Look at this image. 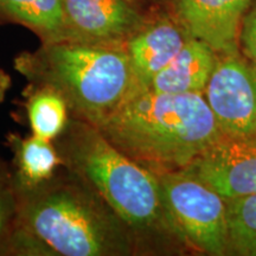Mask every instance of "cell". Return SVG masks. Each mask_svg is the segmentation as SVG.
I'll return each mask as SVG.
<instances>
[{"label":"cell","mask_w":256,"mask_h":256,"mask_svg":"<svg viewBox=\"0 0 256 256\" xmlns=\"http://www.w3.org/2000/svg\"><path fill=\"white\" fill-rule=\"evenodd\" d=\"M12 204H14V202H12L8 188L0 180V238L4 235L10 216L12 214V209H14Z\"/></svg>","instance_id":"obj_17"},{"label":"cell","mask_w":256,"mask_h":256,"mask_svg":"<svg viewBox=\"0 0 256 256\" xmlns=\"http://www.w3.org/2000/svg\"><path fill=\"white\" fill-rule=\"evenodd\" d=\"M96 128L124 154L156 174L188 168L224 136L204 94L145 87Z\"/></svg>","instance_id":"obj_1"},{"label":"cell","mask_w":256,"mask_h":256,"mask_svg":"<svg viewBox=\"0 0 256 256\" xmlns=\"http://www.w3.org/2000/svg\"><path fill=\"white\" fill-rule=\"evenodd\" d=\"M64 139L66 164L98 192L138 240L178 236L158 174L124 154L92 124L75 120Z\"/></svg>","instance_id":"obj_4"},{"label":"cell","mask_w":256,"mask_h":256,"mask_svg":"<svg viewBox=\"0 0 256 256\" xmlns=\"http://www.w3.org/2000/svg\"><path fill=\"white\" fill-rule=\"evenodd\" d=\"M240 51L256 64V0L252 2L242 22Z\"/></svg>","instance_id":"obj_16"},{"label":"cell","mask_w":256,"mask_h":256,"mask_svg":"<svg viewBox=\"0 0 256 256\" xmlns=\"http://www.w3.org/2000/svg\"><path fill=\"white\" fill-rule=\"evenodd\" d=\"M0 10L46 34L50 42L66 38L64 0H0Z\"/></svg>","instance_id":"obj_13"},{"label":"cell","mask_w":256,"mask_h":256,"mask_svg":"<svg viewBox=\"0 0 256 256\" xmlns=\"http://www.w3.org/2000/svg\"><path fill=\"white\" fill-rule=\"evenodd\" d=\"M51 179L19 190L14 242L36 241L64 256H124L136 250L139 240L132 229L84 180Z\"/></svg>","instance_id":"obj_2"},{"label":"cell","mask_w":256,"mask_h":256,"mask_svg":"<svg viewBox=\"0 0 256 256\" xmlns=\"http://www.w3.org/2000/svg\"><path fill=\"white\" fill-rule=\"evenodd\" d=\"M10 84H11V78L4 70L0 69V102L4 101L6 92H8Z\"/></svg>","instance_id":"obj_18"},{"label":"cell","mask_w":256,"mask_h":256,"mask_svg":"<svg viewBox=\"0 0 256 256\" xmlns=\"http://www.w3.org/2000/svg\"><path fill=\"white\" fill-rule=\"evenodd\" d=\"M179 238L209 255L229 254L226 200L185 170L158 174Z\"/></svg>","instance_id":"obj_5"},{"label":"cell","mask_w":256,"mask_h":256,"mask_svg":"<svg viewBox=\"0 0 256 256\" xmlns=\"http://www.w3.org/2000/svg\"><path fill=\"white\" fill-rule=\"evenodd\" d=\"M226 136H256V64L243 54L218 55L204 92Z\"/></svg>","instance_id":"obj_6"},{"label":"cell","mask_w":256,"mask_h":256,"mask_svg":"<svg viewBox=\"0 0 256 256\" xmlns=\"http://www.w3.org/2000/svg\"><path fill=\"white\" fill-rule=\"evenodd\" d=\"M218 54L206 43L190 37L178 55L156 74L148 89L168 94H204Z\"/></svg>","instance_id":"obj_11"},{"label":"cell","mask_w":256,"mask_h":256,"mask_svg":"<svg viewBox=\"0 0 256 256\" xmlns=\"http://www.w3.org/2000/svg\"><path fill=\"white\" fill-rule=\"evenodd\" d=\"M66 38L82 43L126 46L145 25L127 0H64Z\"/></svg>","instance_id":"obj_8"},{"label":"cell","mask_w":256,"mask_h":256,"mask_svg":"<svg viewBox=\"0 0 256 256\" xmlns=\"http://www.w3.org/2000/svg\"><path fill=\"white\" fill-rule=\"evenodd\" d=\"M229 254L256 256V194L226 200Z\"/></svg>","instance_id":"obj_15"},{"label":"cell","mask_w":256,"mask_h":256,"mask_svg":"<svg viewBox=\"0 0 256 256\" xmlns=\"http://www.w3.org/2000/svg\"><path fill=\"white\" fill-rule=\"evenodd\" d=\"M127 2H130V4H132V5H134V6H136V5L138 4V2H142V0H127Z\"/></svg>","instance_id":"obj_19"},{"label":"cell","mask_w":256,"mask_h":256,"mask_svg":"<svg viewBox=\"0 0 256 256\" xmlns=\"http://www.w3.org/2000/svg\"><path fill=\"white\" fill-rule=\"evenodd\" d=\"M190 37L183 24L168 19L144 25L126 44L140 84L148 88L153 78L178 55Z\"/></svg>","instance_id":"obj_10"},{"label":"cell","mask_w":256,"mask_h":256,"mask_svg":"<svg viewBox=\"0 0 256 256\" xmlns=\"http://www.w3.org/2000/svg\"><path fill=\"white\" fill-rule=\"evenodd\" d=\"M254 0H177L178 14L192 37L218 55L240 52L242 22Z\"/></svg>","instance_id":"obj_9"},{"label":"cell","mask_w":256,"mask_h":256,"mask_svg":"<svg viewBox=\"0 0 256 256\" xmlns=\"http://www.w3.org/2000/svg\"><path fill=\"white\" fill-rule=\"evenodd\" d=\"M14 66L32 87L56 92L78 119L95 127L142 87L126 46L49 42L37 52L17 57Z\"/></svg>","instance_id":"obj_3"},{"label":"cell","mask_w":256,"mask_h":256,"mask_svg":"<svg viewBox=\"0 0 256 256\" xmlns=\"http://www.w3.org/2000/svg\"><path fill=\"white\" fill-rule=\"evenodd\" d=\"M26 110L32 134L52 140L68 126V104L56 92L49 88H34Z\"/></svg>","instance_id":"obj_14"},{"label":"cell","mask_w":256,"mask_h":256,"mask_svg":"<svg viewBox=\"0 0 256 256\" xmlns=\"http://www.w3.org/2000/svg\"><path fill=\"white\" fill-rule=\"evenodd\" d=\"M8 138L14 153L18 190L32 188L52 178L60 159L50 140L34 134L25 139L17 136Z\"/></svg>","instance_id":"obj_12"},{"label":"cell","mask_w":256,"mask_h":256,"mask_svg":"<svg viewBox=\"0 0 256 256\" xmlns=\"http://www.w3.org/2000/svg\"><path fill=\"white\" fill-rule=\"evenodd\" d=\"M184 170L226 200L256 194V136H220Z\"/></svg>","instance_id":"obj_7"}]
</instances>
